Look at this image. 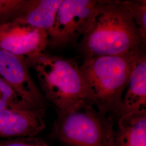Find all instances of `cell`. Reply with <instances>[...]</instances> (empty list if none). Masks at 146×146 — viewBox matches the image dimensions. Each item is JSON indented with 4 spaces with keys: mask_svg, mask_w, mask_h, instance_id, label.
Returning <instances> with one entry per match:
<instances>
[{
    "mask_svg": "<svg viewBox=\"0 0 146 146\" xmlns=\"http://www.w3.org/2000/svg\"><path fill=\"white\" fill-rule=\"evenodd\" d=\"M146 38L120 0H98L88 29L78 43L84 59L146 49Z\"/></svg>",
    "mask_w": 146,
    "mask_h": 146,
    "instance_id": "obj_1",
    "label": "cell"
},
{
    "mask_svg": "<svg viewBox=\"0 0 146 146\" xmlns=\"http://www.w3.org/2000/svg\"><path fill=\"white\" fill-rule=\"evenodd\" d=\"M25 58L36 74L44 99L56 111L70 112L85 104L93 105L75 59L44 52Z\"/></svg>",
    "mask_w": 146,
    "mask_h": 146,
    "instance_id": "obj_2",
    "label": "cell"
},
{
    "mask_svg": "<svg viewBox=\"0 0 146 146\" xmlns=\"http://www.w3.org/2000/svg\"><path fill=\"white\" fill-rule=\"evenodd\" d=\"M143 50L122 55L87 58L80 66L92 104L113 120L131 78L136 58Z\"/></svg>",
    "mask_w": 146,
    "mask_h": 146,
    "instance_id": "obj_3",
    "label": "cell"
},
{
    "mask_svg": "<svg viewBox=\"0 0 146 146\" xmlns=\"http://www.w3.org/2000/svg\"><path fill=\"white\" fill-rule=\"evenodd\" d=\"M57 111L54 136L65 146H113V120L92 104L70 112Z\"/></svg>",
    "mask_w": 146,
    "mask_h": 146,
    "instance_id": "obj_4",
    "label": "cell"
},
{
    "mask_svg": "<svg viewBox=\"0 0 146 146\" xmlns=\"http://www.w3.org/2000/svg\"><path fill=\"white\" fill-rule=\"evenodd\" d=\"M98 0H62L49 35V46L78 43L90 23Z\"/></svg>",
    "mask_w": 146,
    "mask_h": 146,
    "instance_id": "obj_5",
    "label": "cell"
},
{
    "mask_svg": "<svg viewBox=\"0 0 146 146\" xmlns=\"http://www.w3.org/2000/svg\"><path fill=\"white\" fill-rule=\"evenodd\" d=\"M49 46L47 32L14 20L0 23V49L28 58L44 52Z\"/></svg>",
    "mask_w": 146,
    "mask_h": 146,
    "instance_id": "obj_6",
    "label": "cell"
},
{
    "mask_svg": "<svg viewBox=\"0 0 146 146\" xmlns=\"http://www.w3.org/2000/svg\"><path fill=\"white\" fill-rule=\"evenodd\" d=\"M25 58L0 49V78L33 107L46 111L45 99L29 73Z\"/></svg>",
    "mask_w": 146,
    "mask_h": 146,
    "instance_id": "obj_7",
    "label": "cell"
},
{
    "mask_svg": "<svg viewBox=\"0 0 146 146\" xmlns=\"http://www.w3.org/2000/svg\"><path fill=\"white\" fill-rule=\"evenodd\" d=\"M45 113L0 110V140L36 136L46 127Z\"/></svg>",
    "mask_w": 146,
    "mask_h": 146,
    "instance_id": "obj_8",
    "label": "cell"
},
{
    "mask_svg": "<svg viewBox=\"0 0 146 146\" xmlns=\"http://www.w3.org/2000/svg\"><path fill=\"white\" fill-rule=\"evenodd\" d=\"M146 50V49H145ZM139 53L131 78L114 119L127 114L146 110V50Z\"/></svg>",
    "mask_w": 146,
    "mask_h": 146,
    "instance_id": "obj_9",
    "label": "cell"
},
{
    "mask_svg": "<svg viewBox=\"0 0 146 146\" xmlns=\"http://www.w3.org/2000/svg\"><path fill=\"white\" fill-rule=\"evenodd\" d=\"M62 0H26L18 15L13 20L50 34L56 13Z\"/></svg>",
    "mask_w": 146,
    "mask_h": 146,
    "instance_id": "obj_10",
    "label": "cell"
},
{
    "mask_svg": "<svg viewBox=\"0 0 146 146\" xmlns=\"http://www.w3.org/2000/svg\"><path fill=\"white\" fill-rule=\"evenodd\" d=\"M117 120L113 146H146V110L127 114Z\"/></svg>",
    "mask_w": 146,
    "mask_h": 146,
    "instance_id": "obj_11",
    "label": "cell"
},
{
    "mask_svg": "<svg viewBox=\"0 0 146 146\" xmlns=\"http://www.w3.org/2000/svg\"><path fill=\"white\" fill-rule=\"evenodd\" d=\"M0 110L14 111H37V109L27 102L14 89L0 78Z\"/></svg>",
    "mask_w": 146,
    "mask_h": 146,
    "instance_id": "obj_12",
    "label": "cell"
},
{
    "mask_svg": "<svg viewBox=\"0 0 146 146\" xmlns=\"http://www.w3.org/2000/svg\"><path fill=\"white\" fill-rule=\"evenodd\" d=\"M131 17L139 28L143 36L146 38V1H123Z\"/></svg>",
    "mask_w": 146,
    "mask_h": 146,
    "instance_id": "obj_13",
    "label": "cell"
},
{
    "mask_svg": "<svg viewBox=\"0 0 146 146\" xmlns=\"http://www.w3.org/2000/svg\"><path fill=\"white\" fill-rule=\"evenodd\" d=\"M26 2V0H0V23L14 19Z\"/></svg>",
    "mask_w": 146,
    "mask_h": 146,
    "instance_id": "obj_14",
    "label": "cell"
},
{
    "mask_svg": "<svg viewBox=\"0 0 146 146\" xmlns=\"http://www.w3.org/2000/svg\"><path fill=\"white\" fill-rule=\"evenodd\" d=\"M0 146H50L37 136L23 137L0 140Z\"/></svg>",
    "mask_w": 146,
    "mask_h": 146,
    "instance_id": "obj_15",
    "label": "cell"
}]
</instances>
